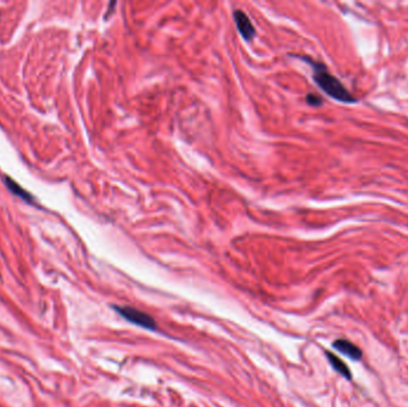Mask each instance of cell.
<instances>
[{
	"mask_svg": "<svg viewBox=\"0 0 408 407\" xmlns=\"http://www.w3.org/2000/svg\"><path fill=\"white\" fill-rule=\"evenodd\" d=\"M307 102H308L311 105H319V104H321V98L315 95H308V97H307Z\"/></svg>",
	"mask_w": 408,
	"mask_h": 407,
	"instance_id": "obj_7",
	"label": "cell"
},
{
	"mask_svg": "<svg viewBox=\"0 0 408 407\" xmlns=\"http://www.w3.org/2000/svg\"><path fill=\"white\" fill-rule=\"evenodd\" d=\"M326 355H327V358H328V360H329V363H331L332 368H333L334 370L337 371V373L343 375V376L347 380L352 379L351 371H350V369L346 365L345 362H343V360H341L340 358H338L335 355L331 354V353H326Z\"/></svg>",
	"mask_w": 408,
	"mask_h": 407,
	"instance_id": "obj_5",
	"label": "cell"
},
{
	"mask_svg": "<svg viewBox=\"0 0 408 407\" xmlns=\"http://www.w3.org/2000/svg\"><path fill=\"white\" fill-rule=\"evenodd\" d=\"M116 309H117V312L124 319L133 322V324L137 325V326L148 328V330H153V328H155V326H157V324L153 320L152 316L148 315L147 313H143L142 310L135 309V308L132 307H117Z\"/></svg>",
	"mask_w": 408,
	"mask_h": 407,
	"instance_id": "obj_2",
	"label": "cell"
},
{
	"mask_svg": "<svg viewBox=\"0 0 408 407\" xmlns=\"http://www.w3.org/2000/svg\"><path fill=\"white\" fill-rule=\"evenodd\" d=\"M5 183H6L7 188L10 189V190L12 191L13 194L18 195L19 197H22V199L27 200L28 202H31V201H33V197H31L30 195L28 194V191H25L24 189H22L21 187H19L18 184H17V183H14L13 180L11 179V178H6V180H5Z\"/></svg>",
	"mask_w": 408,
	"mask_h": 407,
	"instance_id": "obj_6",
	"label": "cell"
},
{
	"mask_svg": "<svg viewBox=\"0 0 408 407\" xmlns=\"http://www.w3.org/2000/svg\"><path fill=\"white\" fill-rule=\"evenodd\" d=\"M234 20H235L236 28H238L240 35L246 41H251L253 40V37L256 36V29H254L253 23L251 22V19L248 18V16L242 11L236 10L234 11L233 13Z\"/></svg>",
	"mask_w": 408,
	"mask_h": 407,
	"instance_id": "obj_3",
	"label": "cell"
},
{
	"mask_svg": "<svg viewBox=\"0 0 408 407\" xmlns=\"http://www.w3.org/2000/svg\"><path fill=\"white\" fill-rule=\"evenodd\" d=\"M307 62L311 63L313 68V79L317 85L322 90L327 96H329L333 100L340 102V103L351 104L356 103V98L351 92L346 90V87L340 83L338 78H335L331 72L327 69V67L321 62H317L312 59H305Z\"/></svg>",
	"mask_w": 408,
	"mask_h": 407,
	"instance_id": "obj_1",
	"label": "cell"
},
{
	"mask_svg": "<svg viewBox=\"0 0 408 407\" xmlns=\"http://www.w3.org/2000/svg\"><path fill=\"white\" fill-rule=\"evenodd\" d=\"M334 349H337L339 353H341L349 358L354 360H360L363 356V353L358 347H356L354 343L346 341V339H338L333 343Z\"/></svg>",
	"mask_w": 408,
	"mask_h": 407,
	"instance_id": "obj_4",
	"label": "cell"
}]
</instances>
